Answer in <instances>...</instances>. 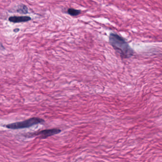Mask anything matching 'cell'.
<instances>
[{
  "instance_id": "obj_5",
  "label": "cell",
  "mask_w": 162,
  "mask_h": 162,
  "mask_svg": "<svg viewBox=\"0 0 162 162\" xmlns=\"http://www.w3.org/2000/svg\"><path fill=\"white\" fill-rule=\"evenodd\" d=\"M17 11L18 13L22 14H27L28 12V8L24 4H22L19 6Z\"/></svg>"
},
{
  "instance_id": "obj_7",
  "label": "cell",
  "mask_w": 162,
  "mask_h": 162,
  "mask_svg": "<svg viewBox=\"0 0 162 162\" xmlns=\"http://www.w3.org/2000/svg\"><path fill=\"white\" fill-rule=\"evenodd\" d=\"M19 29H14V32H19Z\"/></svg>"
},
{
  "instance_id": "obj_1",
  "label": "cell",
  "mask_w": 162,
  "mask_h": 162,
  "mask_svg": "<svg viewBox=\"0 0 162 162\" xmlns=\"http://www.w3.org/2000/svg\"><path fill=\"white\" fill-rule=\"evenodd\" d=\"M109 43L116 53L122 59L131 58L134 54V51L126 39L117 33H110Z\"/></svg>"
},
{
  "instance_id": "obj_4",
  "label": "cell",
  "mask_w": 162,
  "mask_h": 162,
  "mask_svg": "<svg viewBox=\"0 0 162 162\" xmlns=\"http://www.w3.org/2000/svg\"><path fill=\"white\" fill-rule=\"evenodd\" d=\"M31 20L30 17L27 16H11L9 18V21L10 22L14 23H20V22H27Z\"/></svg>"
},
{
  "instance_id": "obj_2",
  "label": "cell",
  "mask_w": 162,
  "mask_h": 162,
  "mask_svg": "<svg viewBox=\"0 0 162 162\" xmlns=\"http://www.w3.org/2000/svg\"><path fill=\"white\" fill-rule=\"evenodd\" d=\"M44 122L45 121L43 118H39L37 117H33L25 120L24 121L7 124L5 125L4 126L8 129H13V130L24 129L26 128H30L35 125L40 124H43Z\"/></svg>"
},
{
  "instance_id": "obj_3",
  "label": "cell",
  "mask_w": 162,
  "mask_h": 162,
  "mask_svg": "<svg viewBox=\"0 0 162 162\" xmlns=\"http://www.w3.org/2000/svg\"><path fill=\"white\" fill-rule=\"evenodd\" d=\"M61 130L59 128H52V129H44L43 130L37 131V132L26 134L24 136L27 138L39 136L40 138L46 139L49 137L53 136L60 133Z\"/></svg>"
},
{
  "instance_id": "obj_6",
  "label": "cell",
  "mask_w": 162,
  "mask_h": 162,
  "mask_svg": "<svg viewBox=\"0 0 162 162\" xmlns=\"http://www.w3.org/2000/svg\"><path fill=\"white\" fill-rule=\"evenodd\" d=\"M68 14L72 16H77L81 13V11L79 10H76L74 9L70 8L68 10Z\"/></svg>"
}]
</instances>
